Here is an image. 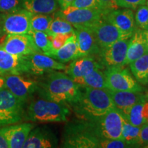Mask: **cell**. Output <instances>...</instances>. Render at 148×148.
I'll return each instance as SVG.
<instances>
[{"label":"cell","instance_id":"cell-1","mask_svg":"<svg viewBox=\"0 0 148 148\" xmlns=\"http://www.w3.org/2000/svg\"><path fill=\"white\" fill-rule=\"evenodd\" d=\"M38 82L37 91L40 97L49 100L73 105L80 96V86L66 73L49 72Z\"/></svg>","mask_w":148,"mask_h":148},{"label":"cell","instance_id":"cell-2","mask_svg":"<svg viewBox=\"0 0 148 148\" xmlns=\"http://www.w3.org/2000/svg\"><path fill=\"white\" fill-rule=\"evenodd\" d=\"M71 106L77 115L88 121L97 119L114 108L107 88L88 87H84V91L81 90L79 99Z\"/></svg>","mask_w":148,"mask_h":148},{"label":"cell","instance_id":"cell-3","mask_svg":"<svg viewBox=\"0 0 148 148\" xmlns=\"http://www.w3.org/2000/svg\"><path fill=\"white\" fill-rule=\"evenodd\" d=\"M69 113L66 104L40 97L29 103L25 110L24 118L40 123L63 122L67 120Z\"/></svg>","mask_w":148,"mask_h":148},{"label":"cell","instance_id":"cell-4","mask_svg":"<svg viewBox=\"0 0 148 148\" xmlns=\"http://www.w3.org/2000/svg\"><path fill=\"white\" fill-rule=\"evenodd\" d=\"M100 139L92 121L75 123L66 127L62 147L97 148Z\"/></svg>","mask_w":148,"mask_h":148},{"label":"cell","instance_id":"cell-5","mask_svg":"<svg viewBox=\"0 0 148 148\" xmlns=\"http://www.w3.org/2000/svg\"><path fill=\"white\" fill-rule=\"evenodd\" d=\"M32 12L21 8L0 14V38L8 34H28Z\"/></svg>","mask_w":148,"mask_h":148},{"label":"cell","instance_id":"cell-6","mask_svg":"<svg viewBox=\"0 0 148 148\" xmlns=\"http://www.w3.org/2000/svg\"><path fill=\"white\" fill-rule=\"evenodd\" d=\"M25 103L7 88L0 90V127L21 121L24 118Z\"/></svg>","mask_w":148,"mask_h":148},{"label":"cell","instance_id":"cell-7","mask_svg":"<svg viewBox=\"0 0 148 148\" xmlns=\"http://www.w3.org/2000/svg\"><path fill=\"white\" fill-rule=\"evenodd\" d=\"M124 114L114 108L104 115L92 121L101 138L121 139Z\"/></svg>","mask_w":148,"mask_h":148},{"label":"cell","instance_id":"cell-8","mask_svg":"<svg viewBox=\"0 0 148 148\" xmlns=\"http://www.w3.org/2000/svg\"><path fill=\"white\" fill-rule=\"evenodd\" d=\"M104 73L107 89L114 91H141L145 90L127 69L123 66L107 67Z\"/></svg>","mask_w":148,"mask_h":148},{"label":"cell","instance_id":"cell-9","mask_svg":"<svg viewBox=\"0 0 148 148\" xmlns=\"http://www.w3.org/2000/svg\"><path fill=\"white\" fill-rule=\"evenodd\" d=\"M53 14L63 18L73 27H88L103 19L105 13L99 8H79L69 5Z\"/></svg>","mask_w":148,"mask_h":148},{"label":"cell","instance_id":"cell-10","mask_svg":"<svg viewBox=\"0 0 148 148\" xmlns=\"http://www.w3.org/2000/svg\"><path fill=\"white\" fill-rule=\"evenodd\" d=\"M26 73L33 75H42L53 71L66 69V65L52 57L42 53L35 52L23 56Z\"/></svg>","mask_w":148,"mask_h":148},{"label":"cell","instance_id":"cell-11","mask_svg":"<svg viewBox=\"0 0 148 148\" xmlns=\"http://www.w3.org/2000/svg\"><path fill=\"white\" fill-rule=\"evenodd\" d=\"M3 77L5 88L24 102L38 89V81L23 76V74H7Z\"/></svg>","mask_w":148,"mask_h":148},{"label":"cell","instance_id":"cell-12","mask_svg":"<svg viewBox=\"0 0 148 148\" xmlns=\"http://www.w3.org/2000/svg\"><path fill=\"white\" fill-rule=\"evenodd\" d=\"M91 31L96 42L99 46L100 51L111 44L120 39L126 38L118 28L106 20H100L97 23L86 27Z\"/></svg>","mask_w":148,"mask_h":148},{"label":"cell","instance_id":"cell-13","mask_svg":"<svg viewBox=\"0 0 148 148\" xmlns=\"http://www.w3.org/2000/svg\"><path fill=\"white\" fill-rule=\"evenodd\" d=\"M103 18L114 25L126 38L132 36L136 29L134 14L129 8L115 9L103 14Z\"/></svg>","mask_w":148,"mask_h":148},{"label":"cell","instance_id":"cell-14","mask_svg":"<svg viewBox=\"0 0 148 148\" xmlns=\"http://www.w3.org/2000/svg\"><path fill=\"white\" fill-rule=\"evenodd\" d=\"M0 45L8 53L18 56L38 52L29 34H8Z\"/></svg>","mask_w":148,"mask_h":148},{"label":"cell","instance_id":"cell-15","mask_svg":"<svg viewBox=\"0 0 148 148\" xmlns=\"http://www.w3.org/2000/svg\"><path fill=\"white\" fill-rule=\"evenodd\" d=\"M108 91L114 108L124 115L136 103L148 101V91L145 90L141 91H114L108 90Z\"/></svg>","mask_w":148,"mask_h":148},{"label":"cell","instance_id":"cell-16","mask_svg":"<svg viewBox=\"0 0 148 148\" xmlns=\"http://www.w3.org/2000/svg\"><path fill=\"white\" fill-rule=\"evenodd\" d=\"M129 39L118 40L101 50L102 64L107 67L124 66Z\"/></svg>","mask_w":148,"mask_h":148},{"label":"cell","instance_id":"cell-17","mask_svg":"<svg viewBox=\"0 0 148 148\" xmlns=\"http://www.w3.org/2000/svg\"><path fill=\"white\" fill-rule=\"evenodd\" d=\"M33 128L34 125L32 123H23L1 127L0 132L6 138L9 148H21Z\"/></svg>","mask_w":148,"mask_h":148},{"label":"cell","instance_id":"cell-18","mask_svg":"<svg viewBox=\"0 0 148 148\" xmlns=\"http://www.w3.org/2000/svg\"><path fill=\"white\" fill-rule=\"evenodd\" d=\"M101 64L99 63L92 56L79 57L73 60V62L66 66L65 73L71 77L75 82H77L97 68H101Z\"/></svg>","mask_w":148,"mask_h":148},{"label":"cell","instance_id":"cell-19","mask_svg":"<svg viewBox=\"0 0 148 148\" xmlns=\"http://www.w3.org/2000/svg\"><path fill=\"white\" fill-rule=\"evenodd\" d=\"M58 144L56 136L47 127H38L30 131L23 148H51Z\"/></svg>","mask_w":148,"mask_h":148},{"label":"cell","instance_id":"cell-20","mask_svg":"<svg viewBox=\"0 0 148 148\" xmlns=\"http://www.w3.org/2000/svg\"><path fill=\"white\" fill-rule=\"evenodd\" d=\"M74 27L78 47V58L93 56L100 53V49L89 29L83 26Z\"/></svg>","mask_w":148,"mask_h":148},{"label":"cell","instance_id":"cell-21","mask_svg":"<svg viewBox=\"0 0 148 148\" xmlns=\"http://www.w3.org/2000/svg\"><path fill=\"white\" fill-rule=\"evenodd\" d=\"M26 73L23 56H18L5 50L0 45V75Z\"/></svg>","mask_w":148,"mask_h":148},{"label":"cell","instance_id":"cell-22","mask_svg":"<svg viewBox=\"0 0 148 148\" xmlns=\"http://www.w3.org/2000/svg\"><path fill=\"white\" fill-rule=\"evenodd\" d=\"M147 52L148 51L143 34V30L136 29L129 39L124 65L130 64L133 61L140 58Z\"/></svg>","mask_w":148,"mask_h":148},{"label":"cell","instance_id":"cell-23","mask_svg":"<svg viewBox=\"0 0 148 148\" xmlns=\"http://www.w3.org/2000/svg\"><path fill=\"white\" fill-rule=\"evenodd\" d=\"M23 8L32 14H53L60 8L58 0H22Z\"/></svg>","mask_w":148,"mask_h":148},{"label":"cell","instance_id":"cell-24","mask_svg":"<svg viewBox=\"0 0 148 148\" xmlns=\"http://www.w3.org/2000/svg\"><path fill=\"white\" fill-rule=\"evenodd\" d=\"M51 57L62 63L78 58V47L75 32L66 40L63 46L54 51Z\"/></svg>","mask_w":148,"mask_h":148},{"label":"cell","instance_id":"cell-25","mask_svg":"<svg viewBox=\"0 0 148 148\" xmlns=\"http://www.w3.org/2000/svg\"><path fill=\"white\" fill-rule=\"evenodd\" d=\"M131 124L141 127L148 123V101L137 103L124 115Z\"/></svg>","mask_w":148,"mask_h":148},{"label":"cell","instance_id":"cell-26","mask_svg":"<svg viewBox=\"0 0 148 148\" xmlns=\"http://www.w3.org/2000/svg\"><path fill=\"white\" fill-rule=\"evenodd\" d=\"M97 68L90 72L77 82V84L82 87H88L92 88H107L106 75L104 71Z\"/></svg>","mask_w":148,"mask_h":148},{"label":"cell","instance_id":"cell-27","mask_svg":"<svg viewBox=\"0 0 148 148\" xmlns=\"http://www.w3.org/2000/svg\"><path fill=\"white\" fill-rule=\"evenodd\" d=\"M129 64L136 80L139 84H148V52Z\"/></svg>","mask_w":148,"mask_h":148},{"label":"cell","instance_id":"cell-28","mask_svg":"<svg viewBox=\"0 0 148 148\" xmlns=\"http://www.w3.org/2000/svg\"><path fill=\"white\" fill-rule=\"evenodd\" d=\"M28 34L32 38L35 46L38 52L43 53L49 56H52L54 53L52 44H51V36L47 32L34 31L30 29Z\"/></svg>","mask_w":148,"mask_h":148},{"label":"cell","instance_id":"cell-29","mask_svg":"<svg viewBox=\"0 0 148 148\" xmlns=\"http://www.w3.org/2000/svg\"><path fill=\"white\" fill-rule=\"evenodd\" d=\"M73 32H75V27L72 24L63 18L53 14V18L47 32L48 34L54 36L56 34H68Z\"/></svg>","mask_w":148,"mask_h":148},{"label":"cell","instance_id":"cell-30","mask_svg":"<svg viewBox=\"0 0 148 148\" xmlns=\"http://www.w3.org/2000/svg\"><path fill=\"white\" fill-rule=\"evenodd\" d=\"M140 130V127L131 124L125 116L122 129L121 139L128 145H136Z\"/></svg>","mask_w":148,"mask_h":148},{"label":"cell","instance_id":"cell-31","mask_svg":"<svg viewBox=\"0 0 148 148\" xmlns=\"http://www.w3.org/2000/svg\"><path fill=\"white\" fill-rule=\"evenodd\" d=\"M53 18V14H32L30 21L32 30L47 32Z\"/></svg>","mask_w":148,"mask_h":148},{"label":"cell","instance_id":"cell-32","mask_svg":"<svg viewBox=\"0 0 148 148\" xmlns=\"http://www.w3.org/2000/svg\"><path fill=\"white\" fill-rule=\"evenodd\" d=\"M134 21L136 25L143 30L148 29V6L142 5L136 8L134 15Z\"/></svg>","mask_w":148,"mask_h":148},{"label":"cell","instance_id":"cell-33","mask_svg":"<svg viewBox=\"0 0 148 148\" xmlns=\"http://www.w3.org/2000/svg\"><path fill=\"white\" fill-rule=\"evenodd\" d=\"M23 8L22 0H0V12H8Z\"/></svg>","mask_w":148,"mask_h":148},{"label":"cell","instance_id":"cell-34","mask_svg":"<svg viewBox=\"0 0 148 148\" xmlns=\"http://www.w3.org/2000/svg\"><path fill=\"white\" fill-rule=\"evenodd\" d=\"M99 147L101 148H124L130 146L122 139L101 138L99 141Z\"/></svg>","mask_w":148,"mask_h":148},{"label":"cell","instance_id":"cell-35","mask_svg":"<svg viewBox=\"0 0 148 148\" xmlns=\"http://www.w3.org/2000/svg\"><path fill=\"white\" fill-rule=\"evenodd\" d=\"M147 0H115V2L118 8H129L135 10L140 5L146 3Z\"/></svg>","mask_w":148,"mask_h":148},{"label":"cell","instance_id":"cell-36","mask_svg":"<svg viewBox=\"0 0 148 148\" xmlns=\"http://www.w3.org/2000/svg\"><path fill=\"white\" fill-rule=\"evenodd\" d=\"M74 32H75L68 33V34H56L54 36H51V44H52V47L54 51L58 50L62 46H63L66 40L73 35Z\"/></svg>","mask_w":148,"mask_h":148},{"label":"cell","instance_id":"cell-37","mask_svg":"<svg viewBox=\"0 0 148 148\" xmlns=\"http://www.w3.org/2000/svg\"><path fill=\"white\" fill-rule=\"evenodd\" d=\"M71 5L79 8H98L97 0H74Z\"/></svg>","mask_w":148,"mask_h":148},{"label":"cell","instance_id":"cell-38","mask_svg":"<svg viewBox=\"0 0 148 148\" xmlns=\"http://www.w3.org/2000/svg\"><path fill=\"white\" fill-rule=\"evenodd\" d=\"M98 8L106 13L109 11L119 8L116 4L115 0H97Z\"/></svg>","mask_w":148,"mask_h":148},{"label":"cell","instance_id":"cell-39","mask_svg":"<svg viewBox=\"0 0 148 148\" xmlns=\"http://www.w3.org/2000/svg\"><path fill=\"white\" fill-rule=\"evenodd\" d=\"M148 144V123L140 127L139 136L137 140V147H145Z\"/></svg>","mask_w":148,"mask_h":148},{"label":"cell","instance_id":"cell-40","mask_svg":"<svg viewBox=\"0 0 148 148\" xmlns=\"http://www.w3.org/2000/svg\"><path fill=\"white\" fill-rule=\"evenodd\" d=\"M60 9H64L69 6L73 2L74 0H58Z\"/></svg>","mask_w":148,"mask_h":148},{"label":"cell","instance_id":"cell-41","mask_svg":"<svg viewBox=\"0 0 148 148\" xmlns=\"http://www.w3.org/2000/svg\"><path fill=\"white\" fill-rule=\"evenodd\" d=\"M0 148H9L8 141L1 132H0Z\"/></svg>","mask_w":148,"mask_h":148},{"label":"cell","instance_id":"cell-42","mask_svg":"<svg viewBox=\"0 0 148 148\" xmlns=\"http://www.w3.org/2000/svg\"><path fill=\"white\" fill-rule=\"evenodd\" d=\"M5 88V82L3 75H0V90Z\"/></svg>","mask_w":148,"mask_h":148},{"label":"cell","instance_id":"cell-43","mask_svg":"<svg viewBox=\"0 0 148 148\" xmlns=\"http://www.w3.org/2000/svg\"><path fill=\"white\" fill-rule=\"evenodd\" d=\"M143 34H144V37H145V43H146V46H147V49L148 51V29L147 30H143Z\"/></svg>","mask_w":148,"mask_h":148},{"label":"cell","instance_id":"cell-44","mask_svg":"<svg viewBox=\"0 0 148 148\" xmlns=\"http://www.w3.org/2000/svg\"><path fill=\"white\" fill-rule=\"evenodd\" d=\"M144 147H145V148H148V144H147V145H146Z\"/></svg>","mask_w":148,"mask_h":148},{"label":"cell","instance_id":"cell-45","mask_svg":"<svg viewBox=\"0 0 148 148\" xmlns=\"http://www.w3.org/2000/svg\"><path fill=\"white\" fill-rule=\"evenodd\" d=\"M146 3H147V5L148 6V0H147V1H146Z\"/></svg>","mask_w":148,"mask_h":148}]
</instances>
